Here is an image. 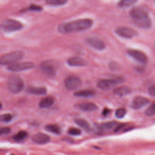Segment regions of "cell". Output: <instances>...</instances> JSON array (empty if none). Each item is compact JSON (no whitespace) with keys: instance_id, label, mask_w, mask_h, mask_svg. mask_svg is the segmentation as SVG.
Listing matches in <instances>:
<instances>
[{"instance_id":"6da1fadb","label":"cell","mask_w":155,"mask_h":155,"mask_svg":"<svg viewBox=\"0 0 155 155\" xmlns=\"http://www.w3.org/2000/svg\"><path fill=\"white\" fill-rule=\"evenodd\" d=\"M93 21L91 19H81L66 23H63L58 26V31L64 34L87 30L93 25Z\"/></svg>"},{"instance_id":"7a4b0ae2","label":"cell","mask_w":155,"mask_h":155,"mask_svg":"<svg viewBox=\"0 0 155 155\" xmlns=\"http://www.w3.org/2000/svg\"><path fill=\"white\" fill-rule=\"evenodd\" d=\"M130 16L133 21L139 27L148 29L152 26V21L148 12L142 8H133L130 11Z\"/></svg>"},{"instance_id":"3957f363","label":"cell","mask_w":155,"mask_h":155,"mask_svg":"<svg viewBox=\"0 0 155 155\" xmlns=\"http://www.w3.org/2000/svg\"><path fill=\"white\" fill-rule=\"evenodd\" d=\"M23 27L24 25L21 22L13 19H5L0 23V30L6 33L20 30Z\"/></svg>"},{"instance_id":"277c9868","label":"cell","mask_w":155,"mask_h":155,"mask_svg":"<svg viewBox=\"0 0 155 155\" xmlns=\"http://www.w3.org/2000/svg\"><path fill=\"white\" fill-rule=\"evenodd\" d=\"M23 56L24 53L19 50L8 53L0 58V64L2 65L8 66L21 60Z\"/></svg>"},{"instance_id":"5b68a950","label":"cell","mask_w":155,"mask_h":155,"mask_svg":"<svg viewBox=\"0 0 155 155\" xmlns=\"http://www.w3.org/2000/svg\"><path fill=\"white\" fill-rule=\"evenodd\" d=\"M7 85L8 90L13 93H18L24 88L22 79L18 75H12L8 78Z\"/></svg>"},{"instance_id":"8992f818","label":"cell","mask_w":155,"mask_h":155,"mask_svg":"<svg viewBox=\"0 0 155 155\" xmlns=\"http://www.w3.org/2000/svg\"><path fill=\"white\" fill-rule=\"evenodd\" d=\"M57 64L52 60H46L41 64L42 71L49 76H54L56 74Z\"/></svg>"},{"instance_id":"52a82bcc","label":"cell","mask_w":155,"mask_h":155,"mask_svg":"<svg viewBox=\"0 0 155 155\" xmlns=\"http://www.w3.org/2000/svg\"><path fill=\"white\" fill-rule=\"evenodd\" d=\"M35 67V64L31 62H16L7 66V69L9 71L18 72L22 71L33 68Z\"/></svg>"},{"instance_id":"ba28073f","label":"cell","mask_w":155,"mask_h":155,"mask_svg":"<svg viewBox=\"0 0 155 155\" xmlns=\"http://www.w3.org/2000/svg\"><path fill=\"white\" fill-rule=\"evenodd\" d=\"M64 85L68 90H74L78 88L82 85L81 79L74 75H71L67 77L64 80Z\"/></svg>"},{"instance_id":"9c48e42d","label":"cell","mask_w":155,"mask_h":155,"mask_svg":"<svg viewBox=\"0 0 155 155\" xmlns=\"http://www.w3.org/2000/svg\"><path fill=\"white\" fill-rule=\"evenodd\" d=\"M115 33L118 36L127 39L133 38L138 35L136 30L127 27H117L115 29Z\"/></svg>"},{"instance_id":"30bf717a","label":"cell","mask_w":155,"mask_h":155,"mask_svg":"<svg viewBox=\"0 0 155 155\" xmlns=\"http://www.w3.org/2000/svg\"><path fill=\"white\" fill-rule=\"evenodd\" d=\"M122 81L119 79H104L99 80L97 82V87L102 90H108L112 88L118 83H120Z\"/></svg>"},{"instance_id":"8fae6325","label":"cell","mask_w":155,"mask_h":155,"mask_svg":"<svg viewBox=\"0 0 155 155\" xmlns=\"http://www.w3.org/2000/svg\"><path fill=\"white\" fill-rule=\"evenodd\" d=\"M127 53L130 57L140 63L146 64L148 62V57L147 55L140 50L136 49H128L127 50Z\"/></svg>"},{"instance_id":"7c38bea8","label":"cell","mask_w":155,"mask_h":155,"mask_svg":"<svg viewBox=\"0 0 155 155\" xmlns=\"http://www.w3.org/2000/svg\"><path fill=\"white\" fill-rule=\"evenodd\" d=\"M149 103V100L143 96H136L132 100L131 107L134 110H139Z\"/></svg>"},{"instance_id":"4fadbf2b","label":"cell","mask_w":155,"mask_h":155,"mask_svg":"<svg viewBox=\"0 0 155 155\" xmlns=\"http://www.w3.org/2000/svg\"><path fill=\"white\" fill-rule=\"evenodd\" d=\"M86 42L90 47L98 50H102L105 48V43L98 38H88L86 39Z\"/></svg>"},{"instance_id":"5bb4252c","label":"cell","mask_w":155,"mask_h":155,"mask_svg":"<svg viewBox=\"0 0 155 155\" xmlns=\"http://www.w3.org/2000/svg\"><path fill=\"white\" fill-rule=\"evenodd\" d=\"M32 140L37 144H45L50 140V137L46 134L38 133L33 136Z\"/></svg>"},{"instance_id":"9a60e30c","label":"cell","mask_w":155,"mask_h":155,"mask_svg":"<svg viewBox=\"0 0 155 155\" xmlns=\"http://www.w3.org/2000/svg\"><path fill=\"white\" fill-rule=\"evenodd\" d=\"M67 64L71 67H84L87 64V62L81 57L74 56L70 58L67 60Z\"/></svg>"},{"instance_id":"2e32d148","label":"cell","mask_w":155,"mask_h":155,"mask_svg":"<svg viewBox=\"0 0 155 155\" xmlns=\"http://www.w3.org/2000/svg\"><path fill=\"white\" fill-rule=\"evenodd\" d=\"M78 107L81 110L87 112L94 111L98 109L97 106L94 103L91 102H85L81 103L80 104H79Z\"/></svg>"},{"instance_id":"e0dca14e","label":"cell","mask_w":155,"mask_h":155,"mask_svg":"<svg viewBox=\"0 0 155 155\" xmlns=\"http://www.w3.org/2000/svg\"><path fill=\"white\" fill-rule=\"evenodd\" d=\"M54 102V99L51 96L45 97L39 101V106L41 108H48L51 107Z\"/></svg>"},{"instance_id":"ac0fdd59","label":"cell","mask_w":155,"mask_h":155,"mask_svg":"<svg viewBox=\"0 0 155 155\" xmlns=\"http://www.w3.org/2000/svg\"><path fill=\"white\" fill-rule=\"evenodd\" d=\"M96 94L95 91L93 90H89V89H86V90H79L76 92H74V95L76 97H90L93 96H94Z\"/></svg>"},{"instance_id":"d6986e66","label":"cell","mask_w":155,"mask_h":155,"mask_svg":"<svg viewBox=\"0 0 155 155\" xmlns=\"http://www.w3.org/2000/svg\"><path fill=\"white\" fill-rule=\"evenodd\" d=\"M131 91V90L130 87L127 86H121L115 88L113 90V93L119 96H124L130 94Z\"/></svg>"},{"instance_id":"ffe728a7","label":"cell","mask_w":155,"mask_h":155,"mask_svg":"<svg viewBox=\"0 0 155 155\" xmlns=\"http://www.w3.org/2000/svg\"><path fill=\"white\" fill-rule=\"evenodd\" d=\"M27 91L36 95H42L47 93V89L42 87H31L27 88Z\"/></svg>"},{"instance_id":"44dd1931","label":"cell","mask_w":155,"mask_h":155,"mask_svg":"<svg viewBox=\"0 0 155 155\" xmlns=\"http://www.w3.org/2000/svg\"><path fill=\"white\" fill-rule=\"evenodd\" d=\"M117 124H118L115 121H110V122H105L100 125L99 129L104 131H109L113 128H114Z\"/></svg>"},{"instance_id":"7402d4cb","label":"cell","mask_w":155,"mask_h":155,"mask_svg":"<svg viewBox=\"0 0 155 155\" xmlns=\"http://www.w3.org/2000/svg\"><path fill=\"white\" fill-rule=\"evenodd\" d=\"M74 122L78 126H79L80 127H81L84 130H85L87 131H90L91 128H90V124L86 120H85L84 119L78 118V119H76L74 120Z\"/></svg>"},{"instance_id":"603a6c76","label":"cell","mask_w":155,"mask_h":155,"mask_svg":"<svg viewBox=\"0 0 155 155\" xmlns=\"http://www.w3.org/2000/svg\"><path fill=\"white\" fill-rule=\"evenodd\" d=\"M45 129L47 131L52 133L55 134H59L61 132V128L56 124H48L45 125Z\"/></svg>"},{"instance_id":"cb8c5ba5","label":"cell","mask_w":155,"mask_h":155,"mask_svg":"<svg viewBox=\"0 0 155 155\" xmlns=\"http://www.w3.org/2000/svg\"><path fill=\"white\" fill-rule=\"evenodd\" d=\"M27 135H28V134H27V131H20L13 136V139L15 141L19 142V141H21V140L25 139L27 137Z\"/></svg>"},{"instance_id":"d4e9b609","label":"cell","mask_w":155,"mask_h":155,"mask_svg":"<svg viewBox=\"0 0 155 155\" xmlns=\"http://www.w3.org/2000/svg\"><path fill=\"white\" fill-rule=\"evenodd\" d=\"M137 0H120L118 2V6L120 8L128 7L134 4Z\"/></svg>"},{"instance_id":"484cf974","label":"cell","mask_w":155,"mask_h":155,"mask_svg":"<svg viewBox=\"0 0 155 155\" xmlns=\"http://www.w3.org/2000/svg\"><path fill=\"white\" fill-rule=\"evenodd\" d=\"M145 114L147 116L155 115V102H153L145 111Z\"/></svg>"},{"instance_id":"4316f807","label":"cell","mask_w":155,"mask_h":155,"mask_svg":"<svg viewBox=\"0 0 155 155\" xmlns=\"http://www.w3.org/2000/svg\"><path fill=\"white\" fill-rule=\"evenodd\" d=\"M68 0H46V3L50 5H62L67 3Z\"/></svg>"},{"instance_id":"83f0119b","label":"cell","mask_w":155,"mask_h":155,"mask_svg":"<svg viewBox=\"0 0 155 155\" xmlns=\"http://www.w3.org/2000/svg\"><path fill=\"white\" fill-rule=\"evenodd\" d=\"M127 111L125 108H119L118 109H117L115 111V116L117 118L119 119H121L122 117H124L125 114H126Z\"/></svg>"},{"instance_id":"f1b7e54d","label":"cell","mask_w":155,"mask_h":155,"mask_svg":"<svg viewBox=\"0 0 155 155\" xmlns=\"http://www.w3.org/2000/svg\"><path fill=\"white\" fill-rule=\"evenodd\" d=\"M13 117L12 115L9 113H5L0 115V122H8L12 120Z\"/></svg>"},{"instance_id":"f546056e","label":"cell","mask_w":155,"mask_h":155,"mask_svg":"<svg viewBox=\"0 0 155 155\" xmlns=\"http://www.w3.org/2000/svg\"><path fill=\"white\" fill-rule=\"evenodd\" d=\"M42 8L40 5L36 4H31L25 9V11H41Z\"/></svg>"},{"instance_id":"4dcf8cb0","label":"cell","mask_w":155,"mask_h":155,"mask_svg":"<svg viewBox=\"0 0 155 155\" xmlns=\"http://www.w3.org/2000/svg\"><path fill=\"white\" fill-rule=\"evenodd\" d=\"M68 133L70 135H72V136H79L81 134V131L78 128L71 127V128H70L68 129Z\"/></svg>"},{"instance_id":"1f68e13d","label":"cell","mask_w":155,"mask_h":155,"mask_svg":"<svg viewBox=\"0 0 155 155\" xmlns=\"http://www.w3.org/2000/svg\"><path fill=\"white\" fill-rule=\"evenodd\" d=\"M126 125H127L126 124H117V125L115 127L114 130V131L115 133L120 131L121 130H124V129L125 128Z\"/></svg>"},{"instance_id":"d6a6232c","label":"cell","mask_w":155,"mask_h":155,"mask_svg":"<svg viewBox=\"0 0 155 155\" xmlns=\"http://www.w3.org/2000/svg\"><path fill=\"white\" fill-rule=\"evenodd\" d=\"M148 93L149 94L153 97H155V84L151 85L148 88Z\"/></svg>"},{"instance_id":"836d02e7","label":"cell","mask_w":155,"mask_h":155,"mask_svg":"<svg viewBox=\"0 0 155 155\" xmlns=\"http://www.w3.org/2000/svg\"><path fill=\"white\" fill-rule=\"evenodd\" d=\"M11 131V129L8 127H2L0 128V136L7 134L8 133H10Z\"/></svg>"},{"instance_id":"e575fe53","label":"cell","mask_w":155,"mask_h":155,"mask_svg":"<svg viewBox=\"0 0 155 155\" xmlns=\"http://www.w3.org/2000/svg\"><path fill=\"white\" fill-rule=\"evenodd\" d=\"M110 112H111V110H110V109L105 108H104V110H103L102 113V114H103L104 116H107V115Z\"/></svg>"},{"instance_id":"d590c367","label":"cell","mask_w":155,"mask_h":155,"mask_svg":"<svg viewBox=\"0 0 155 155\" xmlns=\"http://www.w3.org/2000/svg\"><path fill=\"white\" fill-rule=\"evenodd\" d=\"M2 108V104L0 102V110H1Z\"/></svg>"}]
</instances>
